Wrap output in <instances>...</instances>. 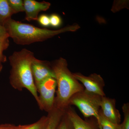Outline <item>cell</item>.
Returning a JSON list of instances; mask_svg holds the SVG:
<instances>
[{
    "label": "cell",
    "instance_id": "obj_22",
    "mask_svg": "<svg viewBox=\"0 0 129 129\" xmlns=\"http://www.w3.org/2000/svg\"><path fill=\"white\" fill-rule=\"evenodd\" d=\"M15 126L11 124H3L0 125V129H11Z\"/></svg>",
    "mask_w": 129,
    "mask_h": 129
},
{
    "label": "cell",
    "instance_id": "obj_9",
    "mask_svg": "<svg viewBox=\"0 0 129 129\" xmlns=\"http://www.w3.org/2000/svg\"><path fill=\"white\" fill-rule=\"evenodd\" d=\"M65 111L72 122L74 129H100L98 120L95 118L83 120L71 106H68Z\"/></svg>",
    "mask_w": 129,
    "mask_h": 129
},
{
    "label": "cell",
    "instance_id": "obj_8",
    "mask_svg": "<svg viewBox=\"0 0 129 129\" xmlns=\"http://www.w3.org/2000/svg\"><path fill=\"white\" fill-rule=\"evenodd\" d=\"M101 112L104 117L115 124H120L121 115L116 107L115 99L103 96L101 104Z\"/></svg>",
    "mask_w": 129,
    "mask_h": 129
},
{
    "label": "cell",
    "instance_id": "obj_23",
    "mask_svg": "<svg viewBox=\"0 0 129 129\" xmlns=\"http://www.w3.org/2000/svg\"><path fill=\"white\" fill-rule=\"evenodd\" d=\"M29 125H30V124L15 125L13 128L11 129H26L27 128Z\"/></svg>",
    "mask_w": 129,
    "mask_h": 129
},
{
    "label": "cell",
    "instance_id": "obj_1",
    "mask_svg": "<svg viewBox=\"0 0 129 129\" xmlns=\"http://www.w3.org/2000/svg\"><path fill=\"white\" fill-rule=\"evenodd\" d=\"M36 58L34 53L26 48L14 52L9 57L11 67L9 79L13 88L20 91L26 89L34 96L38 104L39 96L31 69L32 63Z\"/></svg>",
    "mask_w": 129,
    "mask_h": 129
},
{
    "label": "cell",
    "instance_id": "obj_21",
    "mask_svg": "<svg viewBox=\"0 0 129 129\" xmlns=\"http://www.w3.org/2000/svg\"><path fill=\"white\" fill-rule=\"evenodd\" d=\"M5 37H9V36L5 28L0 25V39Z\"/></svg>",
    "mask_w": 129,
    "mask_h": 129
},
{
    "label": "cell",
    "instance_id": "obj_5",
    "mask_svg": "<svg viewBox=\"0 0 129 129\" xmlns=\"http://www.w3.org/2000/svg\"><path fill=\"white\" fill-rule=\"evenodd\" d=\"M56 88L55 79L52 78L46 79L36 87L39 96L38 105L42 111L48 113L53 109Z\"/></svg>",
    "mask_w": 129,
    "mask_h": 129
},
{
    "label": "cell",
    "instance_id": "obj_12",
    "mask_svg": "<svg viewBox=\"0 0 129 129\" xmlns=\"http://www.w3.org/2000/svg\"><path fill=\"white\" fill-rule=\"evenodd\" d=\"M15 14L9 6L7 0H0V25L3 26Z\"/></svg>",
    "mask_w": 129,
    "mask_h": 129
},
{
    "label": "cell",
    "instance_id": "obj_7",
    "mask_svg": "<svg viewBox=\"0 0 129 129\" xmlns=\"http://www.w3.org/2000/svg\"><path fill=\"white\" fill-rule=\"evenodd\" d=\"M31 69L32 75L36 87L46 79L55 78L51 62L36 58L32 63Z\"/></svg>",
    "mask_w": 129,
    "mask_h": 129
},
{
    "label": "cell",
    "instance_id": "obj_18",
    "mask_svg": "<svg viewBox=\"0 0 129 129\" xmlns=\"http://www.w3.org/2000/svg\"><path fill=\"white\" fill-rule=\"evenodd\" d=\"M56 129H74L72 122L65 111L60 123Z\"/></svg>",
    "mask_w": 129,
    "mask_h": 129
},
{
    "label": "cell",
    "instance_id": "obj_6",
    "mask_svg": "<svg viewBox=\"0 0 129 129\" xmlns=\"http://www.w3.org/2000/svg\"><path fill=\"white\" fill-rule=\"evenodd\" d=\"M73 74L75 78L82 83L85 89L101 96H106L104 91L105 82L100 75L93 73L86 76L80 73Z\"/></svg>",
    "mask_w": 129,
    "mask_h": 129
},
{
    "label": "cell",
    "instance_id": "obj_17",
    "mask_svg": "<svg viewBox=\"0 0 129 129\" xmlns=\"http://www.w3.org/2000/svg\"><path fill=\"white\" fill-rule=\"evenodd\" d=\"M124 114L123 123L120 124V129H129V104L124 103L122 107Z\"/></svg>",
    "mask_w": 129,
    "mask_h": 129
},
{
    "label": "cell",
    "instance_id": "obj_13",
    "mask_svg": "<svg viewBox=\"0 0 129 129\" xmlns=\"http://www.w3.org/2000/svg\"><path fill=\"white\" fill-rule=\"evenodd\" d=\"M100 129H120V124H115L106 119L99 110L98 120Z\"/></svg>",
    "mask_w": 129,
    "mask_h": 129
},
{
    "label": "cell",
    "instance_id": "obj_19",
    "mask_svg": "<svg viewBox=\"0 0 129 129\" xmlns=\"http://www.w3.org/2000/svg\"><path fill=\"white\" fill-rule=\"evenodd\" d=\"M50 25L54 27H59L61 24V19L60 16L57 14H51L50 16Z\"/></svg>",
    "mask_w": 129,
    "mask_h": 129
},
{
    "label": "cell",
    "instance_id": "obj_15",
    "mask_svg": "<svg viewBox=\"0 0 129 129\" xmlns=\"http://www.w3.org/2000/svg\"><path fill=\"white\" fill-rule=\"evenodd\" d=\"M9 6L15 14L24 12L23 1L22 0H7Z\"/></svg>",
    "mask_w": 129,
    "mask_h": 129
},
{
    "label": "cell",
    "instance_id": "obj_2",
    "mask_svg": "<svg viewBox=\"0 0 129 129\" xmlns=\"http://www.w3.org/2000/svg\"><path fill=\"white\" fill-rule=\"evenodd\" d=\"M9 37L19 45H28L45 41L58 35L68 32H74L80 28L78 24L68 25L58 30L41 28L28 24L22 23L11 18L4 25Z\"/></svg>",
    "mask_w": 129,
    "mask_h": 129
},
{
    "label": "cell",
    "instance_id": "obj_14",
    "mask_svg": "<svg viewBox=\"0 0 129 129\" xmlns=\"http://www.w3.org/2000/svg\"><path fill=\"white\" fill-rule=\"evenodd\" d=\"M9 37L0 39V72L3 68V63L7 60L6 56L4 55V51L7 49L9 45Z\"/></svg>",
    "mask_w": 129,
    "mask_h": 129
},
{
    "label": "cell",
    "instance_id": "obj_20",
    "mask_svg": "<svg viewBox=\"0 0 129 129\" xmlns=\"http://www.w3.org/2000/svg\"><path fill=\"white\" fill-rule=\"evenodd\" d=\"M38 21L39 23L42 26L47 27L50 25V17L46 14H42L38 17Z\"/></svg>",
    "mask_w": 129,
    "mask_h": 129
},
{
    "label": "cell",
    "instance_id": "obj_3",
    "mask_svg": "<svg viewBox=\"0 0 129 129\" xmlns=\"http://www.w3.org/2000/svg\"><path fill=\"white\" fill-rule=\"evenodd\" d=\"M51 64L57 88L54 106L65 110L69 106V101L72 96L83 90L84 88L69 69L66 59L60 57L51 62Z\"/></svg>",
    "mask_w": 129,
    "mask_h": 129
},
{
    "label": "cell",
    "instance_id": "obj_4",
    "mask_svg": "<svg viewBox=\"0 0 129 129\" xmlns=\"http://www.w3.org/2000/svg\"><path fill=\"white\" fill-rule=\"evenodd\" d=\"M103 97L84 89L72 96L68 106H76L84 117H94L98 120Z\"/></svg>",
    "mask_w": 129,
    "mask_h": 129
},
{
    "label": "cell",
    "instance_id": "obj_11",
    "mask_svg": "<svg viewBox=\"0 0 129 129\" xmlns=\"http://www.w3.org/2000/svg\"><path fill=\"white\" fill-rule=\"evenodd\" d=\"M65 110L54 106L48 113V121L46 129H56L61 119Z\"/></svg>",
    "mask_w": 129,
    "mask_h": 129
},
{
    "label": "cell",
    "instance_id": "obj_10",
    "mask_svg": "<svg viewBox=\"0 0 129 129\" xmlns=\"http://www.w3.org/2000/svg\"><path fill=\"white\" fill-rule=\"evenodd\" d=\"M25 19L28 21L37 20L40 12L47 11L51 6L50 3L43 1L39 2L35 0L23 1Z\"/></svg>",
    "mask_w": 129,
    "mask_h": 129
},
{
    "label": "cell",
    "instance_id": "obj_16",
    "mask_svg": "<svg viewBox=\"0 0 129 129\" xmlns=\"http://www.w3.org/2000/svg\"><path fill=\"white\" fill-rule=\"evenodd\" d=\"M48 121V116H43L37 122L30 124L26 129H46Z\"/></svg>",
    "mask_w": 129,
    "mask_h": 129
}]
</instances>
